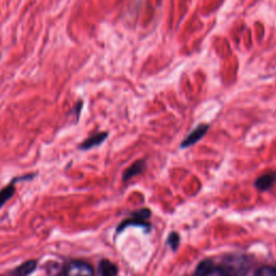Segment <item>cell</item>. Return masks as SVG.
<instances>
[{"label": "cell", "mask_w": 276, "mask_h": 276, "mask_svg": "<svg viewBox=\"0 0 276 276\" xmlns=\"http://www.w3.org/2000/svg\"><path fill=\"white\" fill-rule=\"evenodd\" d=\"M219 266L227 276H246L252 268V258L246 255H227L221 259Z\"/></svg>", "instance_id": "obj_1"}, {"label": "cell", "mask_w": 276, "mask_h": 276, "mask_svg": "<svg viewBox=\"0 0 276 276\" xmlns=\"http://www.w3.org/2000/svg\"><path fill=\"white\" fill-rule=\"evenodd\" d=\"M64 276H94V270L89 263L82 261L69 262L63 272Z\"/></svg>", "instance_id": "obj_2"}, {"label": "cell", "mask_w": 276, "mask_h": 276, "mask_svg": "<svg viewBox=\"0 0 276 276\" xmlns=\"http://www.w3.org/2000/svg\"><path fill=\"white\" fill-rule=\"evenodd\" d=\"M195 276H227L219 264L212 262V260H204L201 262L197 270Z\"/></svg>", "instance_id": "obj_3"}, {"label": "cell", "mask_w": 276, "mask_h": 276, "mask_svg": "<svg viewBox=\"0 0 276 276\" xmlns=\"http://www.w3.org/2000/svg\"><path fill=\"white\" fill-rule=\"evenodd\" d=\"M209 130V125L207 124H200L199 126H197L191 133H190L185 139L181 141V148H188L190 146L194 145L198 141H200L202 138L205 136V134L207 133V131Z\"/></svg>", "instance_id": "obj_4"}, {"label": "cell", "mask_w": 276, "mask_h": 276, "mask_svg": "<svg viewBox=\"0 0 276 276\" xmlns=\"http://www.w3.org/2000/svg\"><path fill=\"white\" fill-rule=\"evenodd\" d=\"M276 182V172H269L263 176H260L255 181V187L261 191H267L271 189Z\"/></svg>", "instance_id": "obj_5"}, {"label": "cell", "mask_w": 276, "mask_h": 276, "mask_svg": "<svg viewBox=\"0 0 276 276\" xmlns=\"http://www.w3.org/2000/svg\"><path fill=\"white\" fill-rule=\"evenodd\" d=\"M107 137H108V133H106V132H103V133H97L95 135H92L91 137L88 138V139H85L79 148L82 149V150H89V149L100 146L101 143L105 141Z\"/></svg>", "instance_id": "obj_6"}, {"label": "cell", "mask_w": 276, "mask_h": 276, "mask_svg": "<svg viewBox=\"0 0 276 276\" xmlns=\"http://www.w3.org/2000/svg\"><path fill=\"white\" fill-rule=\"evenodd\" d=\"M146 168V163H145V160H139V161H136L134 164H132L130 168L124 172L123 174V180L124 181H128L130 180L131 178H133L137 175H139L140 172L145 170Z\"/></svg>", "instance_id": "obj_7"}, {"label": "cell", "mask_w": 276, "mask_h": 276, "mask_svg": "<svg viewBox=\"0 0 276 276\" xmlns=\"http://www.w3.org/2000/svg\"><path fill=\"white\" fill-rule=\"evenodd\" d=\"M130 226L140 227V228H142L143 230H146L147 232L150 231V228H151L150 223H148V222H146V221H141V220H139V219H137V218H135V217H131L130 219H126V220H124L122 223H120V226H119L118 229H117V232H118V233H121V232L123 231V230H125L126 228L130 227Z\"/></svg>", "instance_id": "obj_8"}, {"label": "cell", "mask_w": 276, "mask_h": 276, "mask_svg": "<svg viewBox=\"0 0 276 276\" xmlns=\"http://www.w3.org/2000/svg\"><path fill=\"white\" fill-rule=\"evenodd\" d=\"M101 276H117L118 268L114 263L109 260H103L100 263Z\"/></svg>", "instance_id": "obj_9"}, {"label": "cell", "mask_w": 276, "mask_h": 276, "mask_svg": "<svg viewBox=\"0 0 276 276\" xmlns=\"http://www.w3.org/2000/svg\"><path fill=\"white\" fill-rule=\"evenodd\" d=\"M36 261H27L23 263L21 267L17 268L13 272V276H28L36 269Z\"/></svg>", "instance_id": "obj_10"}, {"label": "cell", "mask_w": 276, "mask_h": 276, "mask_svg": "<svg viewBox=\"0 0 276 276\" xmlns=\"http://www.w3.org/2000/svg\"><path fill=\"white\" fill-rule=\"evenodd\" d=\"M14 192H15V187L13 183H11V185H8L2 190H0V207L3 206L7 201H9L13 197Z\"/></svg>", "instance_id": "obj_11"}, {"label": "cell", "mask_w": 276, "mask_h": 276, "mask_svg": "<svg viewBox=\"0 0 276 276\" xmlns=\"http://www.w3.org/2000/svg\"><path fill=\"white\" fill-rule=\"evenodd\" d=\"M179 242H180V238L179 234L176 232H172L169 237H168V241H166V244L168 246H170L172 250H177L178 246H179Z\"/></svg>", "instance_id": "obj_12"}, {"label": "cell", "mask_w": 276, "mask_h": 276, "mask_svg": "<svg viewBox=\"0 0 276 276\" xmlns=\"http://www.w3.org/2000/svg\"><path fill=\"white\" fill-rule=\"evenodd\" d=\"M255 276H276V268L263 266L257 270Z\"/></svg>", "instance_id": "obj_13"}, {"label": "cell", "mask_w": 276, "mask_h": 276, "mask_svg": "<svg viewBox=\"0 0 276 276\" xmlns=\"http://www.w3.org/2000/svg\"><path fill=\"white\" fill-rule=\"evenodd\" d=\"M131 216L132 217H135V218H137V219H139L141 221H146V220L149 219V218H150L151 211L149 210L148 208H142V209H139V210H136L134 212H132Z\"/></svg>", "instance_id": "obj_14"}]
</instances>
